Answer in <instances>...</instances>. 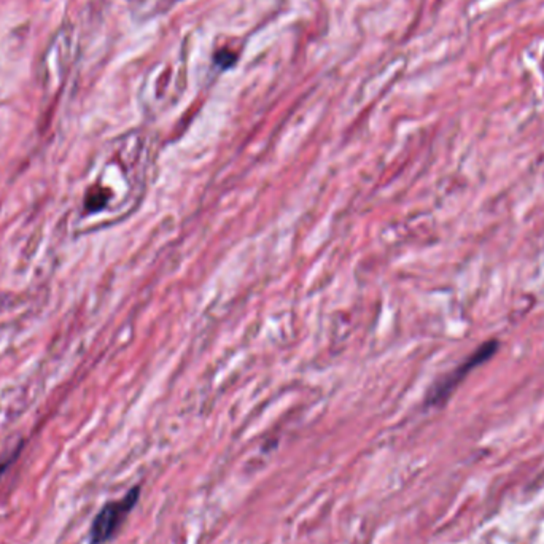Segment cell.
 I'll list each match as a JSON object with an SVG mask.
<instances>
[{
	"mask_svg": "<svg viewBox=\"0 0 544 544\" xmlns=\"http://www.w3.org/2000/svg\"><path fill=\"white\" fill-rule=\"evenodd\" d=\"M140 497V487H133L121 500L110 501L104 505L102 510L95 514L94 521L89 529V544H104L109 541L118 529L121 527L124 519L134 510Z\"/></svg>",
	"mask_w": 544,
	"mask_h": 544,
	"instance_id": "1",
	"label": "cell"
},
{
	"mask_svg": "<svg viewBox=\"0 0 544 544\" xmlns=\"http://www.w3.org/2000/svg\"><path fill=\"white\" fill-rule=\"evenodd\" d=\"M497 350H498V340L495 339H490L487 343L481 344L479 347L471 354V357L466 358L462 364H458L452 373L447 374L446 378H442L438 384L433 387V390L428 397V403L441 404L442 402H446V399L449 398V394L456 390L460 382L465 380L466 376H468L475 368L481 366L482 363L490 360V358L497 354Z\"/></svg>",
	"mask_w": 544,
	"mask_h": 544,
	"instance_id": "2",
	"label": "cell"
},
{
	"mask_svg": "<svg viewBox=\"0 0 544 544\" xmlns=\"http://www.w3.org/2000/svg\"><path fill=\"white\" fill-rule=\"evenodd\" d=\"M234 61H236V55L228 50H221L217 53V56H215V62L221 65L223 69L231 67V65L234 64Z\"/></svg>",
	"mask_w": 544,
	"mask_h": 544,
	"instance_id": "3",
	"label": "cell"
},
{
	"mask_svg": "<svg viewBox=\"0 0 544 544\" xmlns=\"http://www.w3.org/2000/svg\"><path fill=\"white\" fill-rule=\"evenodd\" d=\"M10 463H11V460H7V462L0 465V479H2V476H4V473H5V470L8 468V465H10Z\"/></svg>",
	"mask_w": 544,
	"mask_h": 544,
	"instance_id": "4",
	"label": "cell"
}]
</instances>
